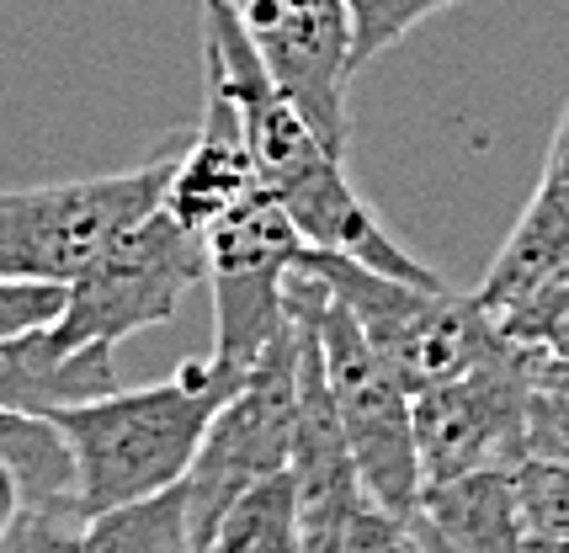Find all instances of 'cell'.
Wrapping results in <instances>:
<instances>
[{"instance_id": "6da1fadb", "label": "cell", "mask_w": 569, "mask_h": 553, "mask_svg": "<svg viewBox=\"0 0 569 553\" xmlns=\"http://www.w3.org/2000/svg\"><path fill=\"white\" fill-rule=\"evenodd\" d=\"M202 70L223 80L229 97L240 101L256 160H261V181H267V192L282 198V208L293 213L309 245L341 251L389 276H410V282H431V288L442 282L431 267L399 251L389 229L372 219L368 202L351 192L341 154L325 144L320 128L303 118V107L272 80L250 32L223 0H202Z\"/></svg>"}, {"instance_id": "7a4b0ae2", "label": "cell", "mask_w": 569, "mask_h": 553, "mask_svg": "<svg viewBox=\"0 0 569 553\" xmlns=\"http://www.w3.org/2000/svg\"><path fill=\"white\" fill-rule=\"evenodd\" d=\"M240 383H246L240 368L202 356V362H181L160 383L112 389V394L53 410V421L74 453L80 516H97L112 505L160 495L171 484H187L213 415Z\"/></svg>"}, {"instance_id": "3957f363", "label": "cell", "mask_w": 569, "mask_h": 553, "mask_svg": "<svg viewBox=\"0 0 569 553\" xmlns=\"http://www.w3.org/2000/svg\"><path fill=\"white\" fill-rule=\"evenodd\" d=\"M298 272L320 276L336 299L357 314V325L368 330V341L389 356L410 394H426L447 378H463L479 368L485 356L506 346L496 309L479 293H447L442 282H410V276H389L378 267H362L341 251H309L298 255Z\"/></svg>"}, {"instance_id": "277c9868", "label": "cell", "mask_w": 569, "mask_h": 553, "mask_svg": "<svg viewBox=\"0 0 569 553\" xmlns=\"http://www.w3.org/2000/svg\"><path fill=\"white\" fill-rule=\"evenodd\" d=\"M293 309L315 325L325 352V373L341 404L351 458L362 469L372 501L395 505L405 516L421 511L426 479H421V442H416V394L410 383L389 368V356L368 341L347 303L325 288L320 276L293 272Z\"/></svg>"}, {"instance_id": "5b68a950", "label": "cell", "mask_w": 569, "mask_h": 553, "mask_svg": "<svg viewBox=\"0 0 569 553\" xmlns=\"http://www.w3.org/2000/svg\"><path fill=\"white\" fill-rule=\"evenodd\" d=\"M176 160L181 154H160L133 171L6 192L0 198V276L70 288L118 234H128L154 208H166Z\"/></svg>"}, {"instance_id": "8992f818", "label": "cell", "mask_w": 569, "mask_h": 553, "mask_svg": "<svg viewBox=\"0 0 569 553\" xmlns=\"http://www.w3.org/2000/svg\"><path fill=\"white\" fill-rule=\"evenodd\" d=\"M198 282H208V240L171 208H154L70 282L53 335L74 352L118 346L149 325H166Z\"/></svg>"}, {"instance_id": "52a82bcc", "label": "cell", "mask_w": 569, "mask_h": 553, "mask_svg": "<svg viewBox=\"0 0 569 553\" xmlns=\"http://www.w3.org/2000/svg\"><path fill=\"white\" fill-rule=\"evenodd\" d=\"M303 325L293 314V330L277 335L261 352V362L246 373V383L223 400L213 415V426L202 436V453L187 474V495H192V527L208 553L219 522L229 516V505L246 490H256L261 479L293 469L298 448V400H303Z\"/></svg>"}, {"instance_id": "ba28073f", "label": "cell", "mask_w": 569, "mask_h": 553, "mask_svg": "<svg viewBox=\"0 0 569 553\" xmlns=\"http://www.w3.org/2000/svg\"><path fill=\"white\" fill-rule=\"evenodd\" d=\"M213 282V352L223 368L250 373L277 335L293 330V272L309 251L303 229L277 192H256L202 234Z\"/></svg>"}, {"instance_id": "9c48e42d", "label": "cell", "mask_w": 569, "mask_h": 553, "mask_svg": "<svg viewBox=\"0 0 569 553\" xmlns=\"http://www.w3.org/2000/svg\"><path fill=\"white\" fill-rule=\"evenodd\" d=\"M538 352L506 335L496 356H485L463 378H447L416 394V442L421 479L437 490L473 469H517L527 458V400H532Z\"/></svg>"}, {"instance_id": "30bf717a", "label": "cell", "mask_w": 569, "mask_h": 553, "mask_svg": "<svg viewBox=\"0 0 569 553\" xmlns=\"http://www.w3.org/2000/svg\"><path fill=\"white\" fill-rule=\"evenodd\" d=\"M272 80L303 107L336 154H347V86L357 76L351 0H223Z\"/></svg>"}, {"instance_id": "8fae6325", "label": "cell", "mask_w": 569, "mask_h": 553, "mask_svg": "<svg viewBox=\"0 0 569 553\" xmlns=\"http://www.w3.org/2000/svg\"><path fill=\"white\" fill-rule=\"evenodd\" d=\"M256 192H267V181H261V160H256V144H250L246 112L229 97L223 80L202 70V123L192 133V144L181 150V160H176L166 208L187 229L208 234Z\"/></svg>"}, {"instance_id": "7c38bea8", "label": "cell", "mask_w": 569, "mask_h": 553, "mask_svg": "<svg viewBox=\"0 0 569 553\" xmlns=\"http://www.w3.org/2000/svg\"><path fill=\"white\" fill-rule=\"evenodd\" d=\"M118 389L112 346H64L53 330L11 335L0 341V410L22 415H53L64 404L97 400Z\"/></svg>"}, {"instance_id": "4fadbf2b", "label": "cell", "mask_w": 569, "mask_h": 553, "mask_svg": "<svg viewBox=\"0 0 569 553\" xmlns=\"http://www.w3.org/2000/svg\"><path fill=\"white\" fill-rule=\"evenodd\" d=\"M421 516L463 553H527L532 527L521 516L517 469H473L421 495Z\"/></svg>"}, {"instance_id": "5bb4252c", "label": "cell", "mask_w": 569, "mask_h": 553, "mask_svg": "<svg viewBox=\"0 0 569 553\" xmlns=\"http://www.w3.org/2000/svg\"><path fill=\"white\" fill-rule=\"evenodd\" d=\"M559 276H569V181H538V192L527 202L521 224L511 229L506 251L496 255L479 299L500 314Z\"/></svg>"}, {"instance_id": "9a60e30c", "label": "cell", "mask_w": 569, "mask_h": 553, "mask_svg": "<svg viewBox=\"0 0 569 553\" xmlns=\"http://www.w3.org/2000/svg\"><path fill=\"white\" fill-rule=\"evenodd\" d=\"M86 543L97 553H202L187 484L86 516Z\"/></svg>"}, {"instance_id": "2e32d148", "label": "cell", "mask_w": 569, "mask_h": 553, "mask_svg": "<svg viewBox=\"0 0 569 553\" xmlns=\"http://www.w3.org/2000/svg\"><path fill=\"white\" fill-rule=\"evenodd\" d=\"M208 553H303V527H298V479L293 469L261 479L229 505Z\"/></svg>"}, {"instance_id": "e0dca14e", "label": "cell", "mask_w": 569, "mask_h": 553, "mask_svg": "<svg viewBox=\"0 0 569 553\" xmlns=\"http://www.w3.org/2000/svg\"><path fill=\"white\" fill-rule=\"evenodd\" d=\"M496 320L517 346L548 356V362H569V276L548 282L538 293H527L511 309H500Z\"/></svg>"}, {"instance_id": "ac0fdd59", "label": "cell", "mask_w": 569, "mask_h": 553, "mask_svg": "<svg viewBox=\"0 0 569 553\" xmlns=\"http://www.w3.org/2000/svg\"><path fill=\"white\" fill-rule=\"evenodd\" d=\"M527 458L569 469V362L538 356L532 400H527Z\"/></svg>"}, {"instance_id": "d6986e66", "label": "cell", "mask_w": 569, "mask_h": 553, "mask_svg": "<svg viewBox=\"0 0 569 553\" xmlns=\"http://www.w3.org/2000/svg\"><path fill=\"white\" fill-rule=\"evenodd\" d=\"M517 490H521V516H527V527L543 532V537H569V469L565 463L521 458Z\"/></svg>"}, {"instance_id": "ffe728a7", "label": "cell", "mask_w": 569, "mask_h": 553, "mask_svg": "<svg viewBox=\"0 0 569 553\" xmlns=\"http://www.w3.org/2000/svg\"><path fill=\"white\" fill-rule=\"evenodd\" d=\"M458 0H351L357 11V70L368 64L372 53H383L389 43H399L410 27H421L426 17H437Z\"/></svg>"}, {"instance_id": "44dd1931", "label": "cell", "mask_w": 569, "mask_h": 553, "mask_svg": "<svg viewBox=\"0 0 569 553\" xmlns=\"http://www.w3.org/2000/svg\"><path fill=\"white\" fill-rule=\"evenodd\" d=\"M70 303L64 282H22V276H0V341L11 335H32V330H53Z\"/></svg>"}, {"instance_id": "7402d4cb", "label": "cell", "mask_w": 569, "mask_h": 553, "mask_svg": "<svg viewBox=\"0 0 569 553\" xmlns=\"http://www.w3.org/2000/svg\"><path fill=\"white\" fill-rule=\"evenodd\" d=\"M341 553H421V532H416V516H405L383 501H362L357 516L347 527V549Z\"/></svg>"}, {"instance_id": "603a6c76", "label": "cell", "mask_w": 569, "mask_h": 553, "mask_svg": "<svg viewBox=\"0 0 569 553\" xmlns=\"http://www.w3.org/2000/svg\"><path fill=\"white\" fill-rule=\"evenodd\" d=\"M17 543H22V553H97L86 543V516H43Z\"/></svg>"}, {"instance_id": "cb8c5ba5", "label": "cell", "mask_w": 569, "mask_h": 553, "mask_svg": "<svg viewBox=\"0 0 569 553\" xmlns=\"http://www.w3.org/2000/svg\"><path fill=\"white\" fill-rule=\"evenodd\" d=\"M543 181H569V107L559 128H553V144H548V160H543Z\"/></svg>"}, {"instance_id": "d4e9b609", "label": "cell", "mask_w": 569, "mask_h": 553, "mask_svg": "<svg viewBox=\"0 0 569 553\" xmlns=\"http://www.w3.org/2000/svg\"><path fill=\"white\" fill-rule=\"evenodd\" d=\"M416 532H421V553H463L458 543H447V537L431 527V522H426L421 511H416Z\"/></svg>"}, {"instance_id": "484cf974", "label": "cell", "mask_w": 569, "mask_h": 553, "mask_svg": "<svg viewBox=\"0 0 569 553\" xmlns=\"http://www.w3.org/2000/svg\"><path fill=\"white\" fill-rule=\"evenodd\" d=\"M527 553H569V537H543V532H532Z\"/></svg>"}]
</instances>
